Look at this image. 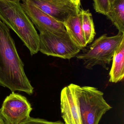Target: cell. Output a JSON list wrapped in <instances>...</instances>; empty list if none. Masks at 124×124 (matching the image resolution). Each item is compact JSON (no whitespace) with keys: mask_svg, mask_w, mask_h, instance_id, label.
Here are the masks:
<instances>
[{"mask_svg":"<svg viewBox=\"0 0 124 124\" xmlns=\"http://www.w3.org/2000/svg\"><path fill=\"white\" fill-rule=\"evenodd\" d=\"M9 28L0 19V85L12 92L32 95L34 88L24 70Z\"/></svg>","mask_w":124,"mask_h":124,"instance_id":"cell-1","label":"cell"},{"mask_svg":"<svg viewBox=\"0 0 124 124\" xmlns=\"http://www.w3.org/2000/svg\"><path fill=\"white\" fill-rule=\"evenodd\" d=\"M0 19L19 36L31 56L38 52L39 35L20 1L0 0Z\"/></svg>","mask_w":124,"mask_h":124,"instance_id":"cell-2","label":"cell"},{"mask_svg":"<svg viewBox=\"0 0 124 124\" xmlns=\"http://www.w3.org/2000/svg\"><path fill=\"white\" fill-rule=\"evenodd\" d=\"M77 101L82 124H98L103 116L112 108L103 97L102 92L89 86L68 85Z\"/></svg>","mask_w":124,"mask_h":124,"instance_id":"cell-3","label":"cell"},{"mask_svg":"<svg viewBox=\"0 0 124 124\" xmlns=\"http://www.w3.org/2000/svg\"><path fill=\"white\" fill-rule=\"evenodd\" d=\"M124 38V33L119 32L111 36L103 34L81 50L76 57L83 62L87 69H92L95 66L100 65L108 70L107 65L112 61L115 51Z\"/></svg>","mask_w":124,"mask_h":124,"instance_id":"cell-4","label":"cell"},{"mask_svg":"<svg viewBox=\"0 0 124 124\" xmlns=\"http://www.w3.org/2000/svg\"><path fill=\"white\" fill-rule=\"evenodd\" d=\"M39 38V51L48 56L69 60L81 51L66 31L41 32Z\"/></svg>","mask_w":124,"mask_h":124,"instance_id":"cell-5","label":"cell"},{"mask_svg":"<svg viewBox=\"0 0 124 124\" xmlns=\"http://www.w3.org/2000/svg\"><path fill=\"white\" fill-rule=\"evenodd\" d=\"M32 110L27 98L12 92L3 101L0 112L11 124H20L30 116Z\"/></svg>","mask_w":124,"mask_h":124,"instance_id":"cell-6","label":"cell"},{"mask_svg":"<svg viewBox=\"0 0 124 124\" xmlns=\"http://www.w3.org/2000/svg\"><path fill=\"white\" fill-rule=\"evenodd\" d=\"M59 22L63 23L80 11L79 6L70 0H28Z\"/></svg>","mask_w":124,"mask_h":124,"instance_id":"cell-7","label":"cell"},{"mask_svg":"<svg viewBox=\"0 0 124 124\" xmlns=\"http://www.w3.org/2000/svg\"><path fill=\"white\" fill-rule=\"evenodd\" d=\"M21 5L29 19L39 32L46 31H66L64 24L43 12L28 0H24Z\"/></svg>","mask_w":124,"mask_h":124,"instance_id":"cell-8","label":"cell"},{"mask_svg":"<svg viewBox=\"0 0 124 124\" xmlns=\"http://www.w3.org/2000/svg\"><path fill=\"white\" fill-rule=\"evenodd\" d=\"M60 108L65 124H82L77 101L68 86L64 87L61 91Z\"/></svg>","mask_w":124,"mask_h":124,"instance_id":"cell-9","label":"cell"},{"mask_svg":"<svg viewBox=\"0 0 124 124\" xmlns=\"http://www.w3.org/2000/svg\"><path fill=\"white\" fill-rule=\"evenodd\" d=\"M63 23L66 31L76 46L81 50L84 48L87 44L83 35L79 13L71 16Z\"/></svg>","mask_w":124,"mask_h":124,"instance_id":"cell-10","label":"cell"},{"mask_svg":"<svg viewBox=\"0 0 124 124\" xmlns=\"http://www.w3.org/2000/svg\"><path fill=\"white\" fill-rule=\"evenodd\" d=\"M109 73V81L116 83L123 81L124 77V38L118 46L113 57Z\"/></svg>","mask_w":124,"mask_h":124,"instance_id":"cell-11","label":"cell"},{"mask_svg":"<svg viewBox=\"0 0 124 124\" xmlns=\"http://www.w3.org/2000/svg\"><path fill=\"white\" fill-rule=\"evenodd\" d=\"M119 32L124 33V0H116L106 14Z\"/></svg>","mask_w":124,"mask_h":124,"instance_id":"cell-12","label":"cell"},{"mask_svg":"<svg viewBox=\"0 0 124 124\" xmlns=\"http://www.w3.org/2000/svg\"><path fill=\"white\" fill-rule=\"evenodd\" d=\"M79 14L83 35L87 45L93 42L96 35L92 15L89 9H81L79 11Z\"/></svg>","mask_w":124,"mask_h":124,"instance_id":"cell-13","label":"cell"},{"mask_svg":"<svg viewBox=\"0 0 124 124\" xmlns=\"http://www.w3.org/2000/svg\"><path fill=\"white\" fill-rule=\"evenodd\" d=\"M94 7L96 12L106 15L111 7L109 0H93Z\"/></svg>","mask_w":124,"mask_h":124,"instance_id":"cell-14","label":"cell"},{"mask_svg":"<svg viewBox=\"0 0 124 124\" xmlns=\"http://www.w3.org/2000/svg\"><path fill=\"white\" fill-rule=\"evenodd\" d=\"M20 124H65L60 121L50 122L43 119L30 117L27 120Z\"/></svg>","mask_w":124,"mask_h":124,"instance_id":"cell-15","label":"cell"},{"mask_svg":"<svg viewBox=\"0 0 124 124\" xmlns=\"http://www.w3.org/2000/svg\"><path fill=\"white\" fill-rule=\"evenodd\" d=\"M0 124H11L0 112Z\"/></svg>","mask_w":124,"mask_h":124,"instance_id":"cell-16","label":"cell"},{"mask_svg":"<svg viewBox=\"0 0 124 124\" xmlns=\"http://www.w3.org/2000/svg\"><path fill=\"white\" fill-rule=\"evenodd\" d=\"M70 0L76 5L79 6L81 0Z\"/></svg>","mask_w":124,"mask_h":124,"instance_id":"cell-17","label":"cell"},{"mask_svg":"<svg viewBox=\"0 0 124 124\" xmlns=\"http://www.w3.org/2000/svg\"><path fill=\"white\" fill-rule=\"evenodd\" d=\"M115 0H109L110 3L111 5L113 4V3L115 1Z\"/></svg>","mask_w":124,"mask_h":124,"instance_id":"cell-18","label":"cell"},{"mask_svg":"<svg viewBox=\"0 0 124 124\" xmlns=\"http://www.w3.org/2000/svg\"><path fill=\"white\" fill-rule=\"evenodd\" d=\"M19 0V1H21V0L23 1V0Z\"/></svg>","mask_w":124,"mask_h":124,"instance_id":"cell-19","label":"cell"}]
</instances>
